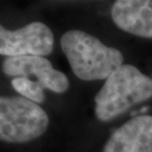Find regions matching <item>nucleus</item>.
Masks as SVG:
<instances>
[{
    "instance_id": "nucleus-1",
    "label": "nucleus",
    "mask_w": 152,
    "mask_h": 152,
    "mask_svg": "<svg viewBox=\"0 0 152 152\" xmlns=\"http://www.w3.org/2000/svg\"><path fill=\"white\" fill-rule=\"evenodd\" d=\"M60 47L73 73L81 80L107 79L123 65L124 56L120 50L107 47L99 39L79 30L64 33Z\"/></svg>"
},
{
    "instance_id": "nucleus-2",
    "label": "nucleus",
    "mask_w": 152,
    "mask_h": 152,
    "mask_svg": "<svg viewBox=\"0 0 152 152\" xmlns=\"http://www.w3.org/2000/svg\"><path fill=\"white\" fill-rule=\"evenodd\" d=\"M152 97V79L135 66L123 64L106 79L95 96L96 117L109 121Z\"/></svg>"
},
{
    "instance_id": "nucleus-3",
    "label": "nucleus",
    "mask_w": 152,
    "mask_h": 152,
    "mask_svg": "<svg viewBox=\"0 0 152 152\" xmlns=\"http://www.w3.org/2000/svg\"><path fill=\"white\" fill-rule=\"evenodd\" d=\"M48 126L42 107L24 97L0 98V138L8 143H24L39 137Z\"/></svg>"
},
{
    "instance_id": "nucleus-4",
    "label": "nucleus",
    "mask_w": 152,
    "mask_h": 152,
    "mask_svg": "<svg viewBox=\"0 0 152 152\" xmlns=\"http://www.w3.org/2000/svg\"><path fill=\"white\" fill-rule=\"evenodd\" d=\"M51 30L42 22H32L18 30L0 27V54L8 57L45 56L53 50Z\"/></svg>"
},
{
    "instance_id": "nucleus-5",
    "label": "nucleus",
    "mask_w": 152,
    "mask_h": 152,
    "mask_svg": "<svg viewBox=\"0 0 152 152\" xmlns=\"http://www.w3.org/2000/svg\"><path fill=\"white\" fill-rule=\"evenodd\" d=\"M3 72L12 77L37 78L44 88L56 93H63L68 89L69 80L63 72L53 68L44 56H23L7 57L2 64Z\"/></svg>"
},
{
    "instance_id": "nucleus-6",
    "label": "nucleus",
    "mask_w": 152,
    "mask_h": 152,
    "mask_svg": "<svg viewBox=\"0 0 152 152\" xmlns=\"http://www.w3.org/2000/svg\"><path fill=\"white\" fill-rule=\"evenodd\" d=\"M103 152H152V115H137L117 129Z\"/></svg>"
},
{
    "instance_id": "nucleus-7",
    "label": "nucleus",
    "mask_w": 152,
    "mask_h": 152,
    "mask_svg": "<svg viewBox=\"0 0 152 152\" xmlns=\"http://www.w3.org/2000/svg\"><path fill=\"white\" fill-rule=\"evenodd\" d=\"M111 13L114 23L123 31L152 39L151 0H118Z\"/></svg>"
},
{
    "instance_id": "nucleus-8",
    "label": "nucleus",
    "mask_w": 152,
    "mask_h": 152,
    "mask_svg": "<svg viewBox=\"0 0 152 152\" xmlns=\"http://www.w3.org/2000/svg\"><path fill=\"white\" fill-rule=\"evenodd\" d=\"M12 87L21 94L24 98L35 103L45 101L44 87L37 81H33L27 77H15L11 81Z\"/></svg>"
}]
</instances>
